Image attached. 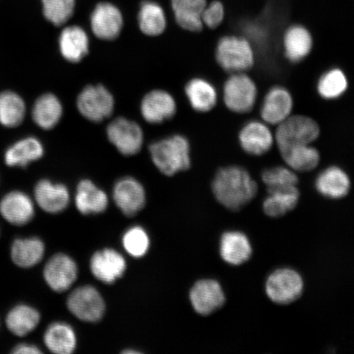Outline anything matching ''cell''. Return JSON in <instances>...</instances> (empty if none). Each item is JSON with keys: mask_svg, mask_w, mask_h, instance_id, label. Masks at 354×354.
Here are the masks:
<instances>
[{"mask_svg": "<svg viewBox=\"0 0 354 354\" xmlns=\"http://www.w3.org/2000/svg\"><path fill=\"white\" fill-rule=\"evenodd\" d=\"M212 189L216 201L225 209L239 211L255 198L258 185L243 167L229 166L216 171Z\"/></svg>", "mask_w": 354, "mask_h": 354, "instance_id": "obj_1", "label": "cell"}, {"mask_svg": "<svg viewBox=\"0 0 354 354\" xmlns=\"http://www.w3.org/2000/svg\"><path fill=\"white\" fill-rule=\"evenodd\" d=\"M152 160L158 169L166 176H174L189 169L190 146L183 136L176 135L150 145Z\"/></svg>", "mask_w": 354, "mask_h": 354, "instance_id": "obj_2", "label": "cell"}, {"mask_svg": "<svg viewBox=\"0 0 354 354\" xmlns=\"http://www.w3.org/2000/svg\"><path fill=\"white\" fill-rule=\"evenodd\" d=\"M216 59L225 71L232 73L246 72L254 64V52L247 39L227 35L216 46Z\"/></svg>", "mask_w": 354, "mask_h": 354, "instance_id": "obj_3", "label": "cell"}, {"mask_svg": "<svg viewBox=\"0 0 354 354\" xmlns=\"http://www.w3.org/2000/svg\"><path fill=\"white\" fill-rule=\"evenodd\" d=\"M320 135L318 124L311 118L295 115L277 125L276 142L279 150L293 146L311 145Z\"/></svg>", "mask_w": 354, "mask_h": 354, "instance_id": "obj_4", "label": "cell"}, {"mask_svg": "<svg viewBox=\"0 0 354 354\" xmlns=\"http://www.w3.org/2000/svg\"><path fill=\"white\" fill-rule=\"evenodd\" d=\"M304 281L299 273L291 268H280L274 271L266 281L268 297L279 305H288L302 296Z\"/></svg>", "mask_w": 354, "mask_h": 354, "instance_id": "obj_5", "label": "cell"}, {"mask_svg": "<svg viewBox=\"0 0 354 354\" xmlns=\"http://www.w3.org/2000/svg\"><path fill=\"white\" fill-rule=\"evenodd\" d=\"M257 95L258 91L254 82L243 73H233L225 83V104L234 113H249L254 108Z\"/></svg>", "mask_w": 354, "mask_h": 354, "instance_id": "obj_6", "label": "cell"}, {"mask_svg": "<svg viewBox=\"0 0 354 354\" xmlns=\"http://www.w3.org/2000/svg\"><path fill=\"white\" fill-rule=\"evenodd\" d=\"M66 305L73 315L83 322H99L104 315V300L100 292L91 286L74 290L69 295Z\"/></svg>", "mask_w": 354, "mask_h": 354, "instance_id": "obj_7", "label": "cell"}, {"mask_svg": "<svg viewBox=\"0 0 354 354\" xmlns=\"http://www.w3.org/2000/svg\"><path fill=\"white\" fill-rule=\"evenodd\" d=\"M77 108L84 118L92 122H99L113 113L114 99L104 86H88L79 95Z\"/></svg>", "mask_w": 354, "mask_h": 354, "instance_id": "obj_8", "label": "cell"}, {"mask_svg": "<svg viewBox=\"0 0 354 354\" xmlns=\"http://www.w3.org/2000/svg\"><path fill=\"white\" fill-rule=\"evenodd\" d=\"M110 142L124 155H134L140 152L143 145L142 129L135 122L118 118L111 122L107 128Z\"/></svg>", "mask_w": 354, "mask_h": 354, "instance_id": "obj_9", "label": "cell"}, {"mask_svg": "<svg viewBox=\"0 0 354 354\" xmlns=\"http://www.w3.org/2000/svg\"><path fill=\"white\" fill-rule=\"evenodd\" d=\"M189 299L194 311L206 317L224 306L225 295L218 281L203 279L193 286L189 292Z\"/></svg>", "mask_w": 354, "mask_h": 354, "instance_id": "obj_10", "label": "cell"}, {"mask_svg": "<svg viewBox=\"0 0 354 354\" xmlns=\"http://www.w3.org/2000/svg\"><path fill=\"white\" fill-rule=\"evenodd\" d=\"M77 276L76 262L64 254L53 256L44 269V277L47 285L59 293L69 290L77 281Z\"/></svg>", "mask_w": 354, "mask_h": 354, "instance_id": "obj_11", "label": "cell"}, {"mask_svg": "<svg viewBox=\"0 0 354 354\" xmlns=\"http://www.w3.org/2000/svg\"><path fill=\"white\" fill-rule=\"evenodd\" d=\"M113 196L119 209L128 216L136 215L145 205L143 185L133 177L119 180L113 188Z\"/></svg>", "mask_w": 354, "mask_h": 354, "instance_id": "obj_12", "label": "cell"}, {"mask_svg": "<svg viewBox=\"0 0 354 354\" xmlns=\"http://www.w3.org/2000/svg\"><path fill=\"white\" fill-rule=\"evenodd\" d=\"M91 24L97 37L113 41L121 33L123 17L121 11L112 3H101L93 11Z\"/></svg>", "mask_w": 354, "mask_h": 354, "instance_id": "obj_13", "label": "cell"}, {"mask_svg": "<svg viewBox=\"0 0 354 354\" xmlns=\"http://www.w3.org/2000/svg\"><path fill=\"white\" fill-rule=\"evenodd\" d=\"M127 263L118 251L105 249L96 252L91 260L93 275L105 284H113L125 273Z\"/></svg>", "mask_w": 354, "mask_h": 354, "instance_id": "obj_14", "label": "cell"}, {"mask_svg": "<svg viewBox=\"0 0 354 354\" xmlns=\"http://www.w3.org/2000/svg\"><path fill=\"white\" fill-rule=\"evenodd\" d=\"M293 99L290 93L284 87L275 86L265 96L261 117L271 125H279L291 115Z\"/></svg>", "mask_w": 354, "mask_h": 354, "instance_id": "obj_15", "label": "cell"}, {"mask_svg": "<svg viewBox=\"0 0 354 354\" xmlns=\"http://www.w3.org/2000/svg\"><path fill=\"white\" fill-rule=\"evenodd\" d=\"M140 111L145 121L153 124L162 123L174 116L176 104L169 93L156 90L150 91L144 97Z\"/></svg>", "mask_w": 354, "mask_h": 354, "instance_id": "obj_16", "label": "cell"}, {"mask_svg": "<svg viewBox=\"0 0 354 354\" xmlns=\"http://www.w3.org/2000/svg\"><path fill=\"white\" fill-rule=\"evenodd\" d=\"M274 136L265 123L253 121L247 123L239 134V141L243 151L260 156L270 151L274 144Z\"/></svg>", "mask_w": 354, "mask_h": 354, "instance_id": "obj_17", "label": "cell"}, {"mask_svg": "<svg viewBox=\"0 0 354 354\" xmlns=\"http://www.w3.org/2000/svg\"><path fill=\"white\" fill-rule=\"evenodd\" d=\"M219 252L224 262L232 266H240L250 259L253 248L245 234L232 231L221 236Z\"/></svg>", "mask_w": 354, "mask_h": 354, "instance_id": "obj_18", "label": "cell"}, {"mask_svg": "<svg viewBox=\"0 0 354 354\" xmlns=\"http://www.w3.org/2000/svg\"><path fill=\"white\" fill-rule=\"evenodd\" d=\"M0 214L8 223L24 225L34 218L35 209L32 199L24 192H12L0 202Z\"/></svg>", "mask_w": 354, "mask_h": 354, "instance_id": "obj_19", "label": "cell"}, {"mask_svg": "<svg viewBox=\"0 0 354 354\" xmlns=\"http://www.w3.org/2000/svg\"><path fill=\"white\" fill-rule=\"evenodd\" d=\"M35 198L44 212L54 214L63 212L70 202L68 188L48 180H41L35 185Z\"/></svg>", "mask_w": 354, "mask_h": 354, "instance_id": "obj_20", "label": "cell"}, {"mask_svg": "<svg viewBox=\"0 0 354 354\" xmlns=\"http://www.w3.org/2000/svg\"><path fill=\"white\" fill-rule=\"evenodd\" d=\"M75 203L84 215L98 214L107 209L109 198L103 190L88 180H83L77 185Z\"/></svg>", "mask_w": 354, "mask_h": 354, "instance_id": "obj_21", "label": "cell"}, {"mask_svg": "<svg viewBox=\"0 0 354 354\" xmlns=\"http://www.w3.org/2000/svg\"><path fill=\"white\" fill-rule=\"evenodd\" d=\"M351 180L346 172L338 167H330L321 172L316 180V189L322 196L340 199L348 196Z\"/></svg>", "mask_w": 354, "mask_h": 354, "instance_id": "obj_22", "label": "cell"}, {"mask_svg": "<svg viewBox=\"0 0 354 354\" xmlns=\"http://www.w3.org/2000/svg\"><path fill=\"white\" fill-rule=\"evenodd\" d=\"M175 19L181 28L188 32H201L202 15L207 0H171Z\"/></svg>", "mask_w": 354, "mask_h": 354, "instance_id": "obj_23", "label": "cell"}, {"mask_svg": "<svg viewBox=\"0 0 354 354\" xmlns=\"http://www.w3.org/2000/svg\"><path fill=\"white\" fill-rule=\"evenodd\" d=\"M285 55L291 63H299L308 57L313 48V37L302 25H293L286 30L283 38Z\"/></svg>", "mask_w": 354, "mask_h": 354, "instance_id": "obj_24", "label": "cell"}, {"mask_svg": "<svg viewBox=\"0 0 354 354\" xmlns=\"http://www.w3.org/2000/svg\"><path fill=\"white\" fill-rule=\"evenodd\" d=\"M59 48L62 55L71 63L82 61L88 52V38L85 30L77 26L64 28L59 37Z\"/></svg>", "mask_w": 354, "mask_h": 354, "instance_id": "obj_25", "label": "cell"}, {"mask_svg": "<svg viewBox=\"0 0 354 354\" xmlns=\"http://www.w3.org/2000/svg\"><path fill=\"white\" fill-rule=\"evenodd\" d=\"M44 342L56 354H70L77 347V336L72 326L64 322L53 323L44 333Z\"/></svg>", "mask_w": 354, "mask_h": 354, "instance_id": "obj_26", "label": "cell"}, {"mask_svg": "<svg viewBox=\"0 0 354 354\" xmlns=\"http://www.w3.org/2000/svg\"><path fill=\"white\" fill-rule=\"evenodd\" d=\"M44 155L43 145L35 137H28L17 141L8 148L4 160L8 166L25 167L29 163L39 160Z\"/></svg>", "mask_w": 354, "mask_h": 354, "instance_id": "obj_27", "label": "cell"}, {"mask_svg": "<svg viewBox=\"0 0 354 354\" xmlns=\"http://www.w3.org/2000/svg\"><path fill=\"white\" fill-rule=\"evenodd\" d=\"M185 95L192 107L197 112H209L218 102V94L214 86L202 78H194L189 81L185 86Z\"/></svg>", "mask_w": 354, "mask_h": 354, "instance_id": "obj_28", "label": "cell"}, {"mask_svg": "<svg viewBox=\"0 0 354 354\" xmlns=\"http://www.w3.org/2000/svg\"><path fill=\"white\" fill-rule=\"evenodd\" d=\"M63 113V105L60 100L55 95L46 94L35 101L32 118L42 129L50 130L59 122Z\"/></svg>", "mask_w": 354, "mask_h": 354, "instance_id": "obj_29", "label": "cell"}, {"mask_svg": "<svg viewBox=\"0 0 354 354\" xmlns=\"http://www.w3.org/2000/svg\"><path fill=\"white\" fill-rule=\"evenodd\" d=\"M288 167L299 172L315 169L320 162V153L311 145L293 146L280 151Z\"/></svg>", "mask_w": 354, "mask_h": 354, "instance_id": "obj_30", "label": "cell"}, {"mask_svg": "<svg viewBox=\"0 0 354 354\" xmlns=\"http://www.w3.org/2000/svg\"><path fill=\"white\" fill-rule=\"evenodd\" d=\"M44 255V245L38 238L19 239L12 243L11 257L16 265L28 268L38 264Z\"/></svg>", "mask_w": 354, "mask_h": 354, "instance_id": "obj_31", "label": "cell"}, {"mask_svg": "<svg viewBox=\"0 0 354 354\" xmlns=\"http://www.w3.org/2000/svg\"><path fill=\"white\" fill-rule=\"evenodd\" d=\"M300 193L298 187L269 192L265 198L263 209L265 214L272 218H281L298 205Z\"/></svg>", "mask_w": 354, "mask_h": 354, "instance_id": "obj_32", "label": "cell"}, {"mask_svg": "<svg viewBox=\"0 0 354 354\" xmlns=\"http://www.w3.org/2000/svg\"><path fill=\"white\" fill-rule=\"evenodd\" d=\"M39 321L41 315L37 310L28 305H19L8 314L6 324L12 334L22 337L37 328Z\"/></svg>", "mask_w": 354, "mask_h": 354, "instance_id": "obj_33", "label": "cell"}, {"mask_svg": "<svg viewBox=\"0 0 354 354\" xmlns=\"http://www.w3.org/2000/svg\"><path fill=\"white\" fill-rule=\"evenodd\" d=\"M138 20L141 32L149 37H157L166 29L165 12L155 2L145 1L141 4Z\"/></svg>", "mask_w": 354, "mask_h": 354, "instance_id": "obj_34", "label": "cell"}, {"mask_svg": "<svg viewBox=\"0 0 354 354\" xmlns=\"http://www.w3.org/2000/svg\"><path fill=\"white\" fill-rule=\"evenodd\" d=\"M26 104L19 95L12 91L0 94V123L6 127H16L24 122Z\"/></svg>", "mask_w": 354, "mask_h": 354, "instance_id": "obj_35", "label": "cell"}, {"mask_svg": "<svg viewBox=\"0 0 354 354\" xmlns=\"http://www.w3.org/2000/svg\"><path fill=\"white\" fill-rule=\"evenodd\" d=\"M262 180L268 193L294 189L299 183L295 171L286 167L268 168L263 172Z\"/></svg>", "mask_w": 354, "mask_h": 354, "instance_id": "obj_36", "label": "cell"}, {"mask_svg": "<svg viewBox=\"0 0 354 354\" xmlns=\"http://www.w3.org/2000/svg\"><path fill=\"white\" fill-rule=\"evenodd\" d=\"M348 88V80L342 70L334 68L323 74L317 84V91L323 99L335 100Z\"/></svg>", "mask_w": 354, "mask_h": 354, "instance_id": "obj_37", "label": "cell"}, {"mask_svg": "<svg viewBox=\"0 0 354 354\" xmlns=\"http://www.w3.org/2000/svg\"><path fill=\"white\" fill-rule=\"evenodd\" d=\"M75 3V0H42L44 15L55 26L64 25L73 15Z\"/></svg>", "mask_w": 354, "mask_h": 354, "instance_id": "obj_38", "label": "cell"}, {"mask_svg": "<svg viewBox=\"0 0 354 354\" xmlns=\"http://www.w3.org/2000/svg\"><path fill=\"white\" fill-rule=\"evenodd\" d=\"M149 243L147 232L140 227L130 228L122 238L124 249L134 258L145 256L149 249Z\"/></svg>", "mask_w": 354, "mask_h": 354, "instance_id": "obj_39", "label": "cell"}, {"mask_svg": "<svg viewBox=\"0 0 354 354\" xmlns=\"http://www.w3.org/2000/svg\"><path fill=\"white\" fill-rule=\"evenodd\" d=\"M225 15V7L219 0H214L210 3H207L202 15L203 26H207L209 29L218 28L223 24Z\"/></svg>", "mask_w": 354, "mask_h": 354, "instance_id": "obj_40", "label": "cell"}, {"mask_svg": "<svg viewBox=\"0 0 354 354\" xmlns=\"http://www.w3.org/2000/svg\"><path fill=\"white\" fill-rule=\"evenodd\" d=\"M15 354H41L42 352L38 347L32 344H22L17 345L12 351Z\"/></svg>", "mask_w": 354, "mask_h": 354, "instance_id": "obj_41", "label": "cell"}, {"mask_svg": "<svg viewBox=\"0 0 354 354\" xmlns=\"http://www.w3.org/2000/svg\"><path fill=\"white\" fill-rule=\"evenodd\" d=\"M123 353H125V354H133V353H140V352L138 351H131V349H129V351H123Z\"/></svg>", "mask_w": 354, "mask_h": 354, "instance_id": "obj_42", "label": "cell"}]
</instances>
